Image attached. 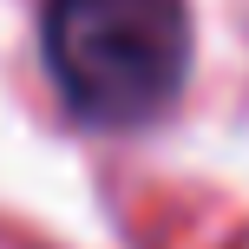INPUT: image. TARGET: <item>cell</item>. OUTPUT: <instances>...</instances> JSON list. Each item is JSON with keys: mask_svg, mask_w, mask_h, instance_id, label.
I'll return each mask as SVG.
<instances>
[{"mask_svg": "<svg viewBox=\"0 0 249 249\" xmlns=\"http://www.w3.org/2000/svg\"><path fill=\"white\" fill-rule=\"evenodd\" d=\"M39 46L59 99L99 131L164 118L190 72L184 0H46Z\"/></svg>", "mask_w": 249, "mask_h": 249, "instance_id": "cell-1", "label": "cell"}]
</instances>
